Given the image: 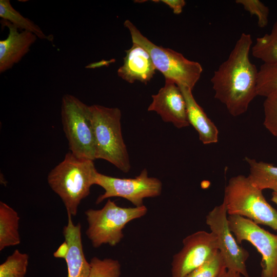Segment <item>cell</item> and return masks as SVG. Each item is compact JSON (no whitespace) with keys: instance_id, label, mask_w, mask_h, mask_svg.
I'll return each mask as SVG.
<instances>
[{"instance_id":"6da1fadb","label":"cell","mask_w":277,"mask_h":277,"mask_svg":"<svg viewBox=\"0 0 277 277\" xmlns=\"http://www.w3.org/2000/svg\"><path fill=\"white\" fill-rule=\"evenodd\" d=\"M252 44L251 35L242 33L227 59L214 71L211 79L214 97L233 116L246 112L258 95L259 70L249 59Z\"/></svg>"},{"instance_id":"7a4b0ae2","label":"cell","mask_w":277,"mask_h":277,"mask_svg":"<svg viewBox=\"0 0 277 277\" xmlns=\"http://www.w3.org/2000/svg\"><path fill=\"white\" fill-rule=\"evenodd\" d=\"M98 172L93 161L76 156L70 152L49 173L47 182L61 199L67 213L75 216L81 202L95 185Z\"/></svg>"},{"instance_id":"3957f363","label":"cell","mask_w":277,"mask_h":277,"mask_svg":"<svg viewBox=\"0 0 277 277\" xmlns=\"http://www.w3.org/2000/svg\"><path fill=\"white\" fill-rule=\"evenodd\" d=\"M94 129L95 159H103L123 172L131 165L121 129L122 113L118 108L90 106Z\"/></svg>"},{"instance_id":"277c9868","label":"cell","mask_w":277,"mask_h":277,"mask_svg":"<svg viewBox=\"0 0 277 277\" xmlns=\"http://www.w3.org/2000/svg\"><path fill=\"white\" fill-rule=\"evenodd\" d=\"M223 202L228 215L241 216L277 230V210L248 176L238 175L229 179L225 188Z\"/></svg>"},{"instance_id":"5b68a950","label":"cell","mask_w":277,"mask_h":277,"mask_svg":"<svg viewBox=\"0 0 277 277\" xmlns=\"http://www.w3.org/2000/svg\"><path fill=\"white\" fill-rule=\"evenodd\" d=\"M147 212L145 205L122 207L109 199L102 208L85 211L88 223L86 234L94 248L103 244L114 246L123 239V230L126 224Z\"/></svg>"},{"instance_id":"8992f818","label":"cell","mask_w":277,"mask_h":277,"mask_svg":"<svg viewBox=\"0 0 277 277\" xmlns=\"http://www.w3.org/2000/svg\"><path fill=\"white\" fill-rule=\"evenodd\" d=\"M124 26L129 31L132 42L148 51L156 69L163 74L165 80L193 89L203 71L199 63L189 60L171 49L156 45L144 36L129 20L125 21Z\"/></svg>"},{"instance_id":"52a82bcc","label":"cell","mask_w":277,"mask_h":277,"mask_svg":"<svg viewBox=\"0 0 277 277\" xmlns=\"http://www.w3.org/2000/svg\"><path fill=\"white\" fill-rule=\"evenodd\" d=\"M61 117L70 152L94 161L95 138L90 106L72 95L65 94L62 100Z\"/></svg>"},{"instance_id":"ba28073f","label":"cell","mask_w":277,"mask_h":277,"mask_svg":"<svg viewBox=\"0 0 277 277\" xmlns=\"http://www.w3.org/2000/svg\"><path fill=\"white\" fill-rule=\"evenodd\" d=\"M95 185L102 187L104 193L98 196L96 204L112 197H120L127 200L135 207L144 205L143 200L147 197L159 196L162 192L161 181L153 177H149L146 169L134 178H118L98 172Z\"/></svg>"},{"instance_id":"9c48e42d","label":"cell","mask_w":277,"mask_h":277,"mask_svg":"<svg viewBox=\"0 0 277 277\" xmlns=\"http://www.w3.org/2000/svg\"><path fill=\"white\" fill-rule=\"evenodd\" d=\"M228 223L239 244L248 242L261 254V277H277V234L239 215H228Z\"/></svg>"},{"instance_id":"30bf717a","label":"cell","mask_w":277,"mask_h":277,"mask_svg":"<svg viewBox=\"0 0 277 277\" xmlns=\"http://www.w3.org/2000/svg\"><path fill=\"white\" fill-rule=\"evenodd\" d=\"M206 223L217 239L219 251L222 255L227 270L249 277L246 261L249 252L240 246L230 231L226 207L223 202L215 206L206 216Z\"/></svg>"},{"instance_id":"8fae6325","label":"cell","mask_w":277,"mask_h":277,"mask_svg":"<svg viewBox=\"0 0 277 277\" xmlns=\"http://www.w3.org/2000/svg\"><path fill=\"white\" fill-rule=\"evenodd\" d=\"M181 250L173 256L171 277H186L218 251L215 235L201 230L185 237Z\"/></svg>"},{"instance_id":"7c38bea8","label":"cell","mask_w":277,"mask_h":277,"mask_svg":"<svg viewBox=\"0 0 277 277\" xmlns=\"http://www.w3.org/2000/svg\"><path fill=\"white\" fill-rule=\"evenodd\" d=\"M152 97L148 111L156 112L165 122L171 123L177 128L189 126L185 100L175 82L165 80L164 87Z\"/></svg>"},{"instance_id":"4fadbf2b","label":"cell","mask_w":277,"mask_h":277,"mask_svg":"<svg viewBox=\"0 0 277 277\" xmlns=\"http://www.w3.org/2000/svg\"><path fill=\"white\" fill-rule=\"evenodd\" d=\"M9 29L6 38L0 41V73L12 68L29 52L37 37L33 33L21 31L10 23L3 20Z\"/></svg>"},{"instance_id":"5bb4252c","label":"cell","mask_w":277,"mask_h":277,"mask_svg":"<svg viewBox=\"0 0 277 277\" xmlns=\"http://www.w3.org/2000/svg\"><path fill=\"white\" fill-rule=\"evenodd\" d=\"M156 68L148 51L133 43L126 51L123 65L117 70V75L129 83L140 81L146 84L153 77Z\"/></svg>"},{"instance_id":"9a60e30c","label":"cell","mask_w":277,"mask_h":277,"mask_svg":"<svg viewBox=\"0 0 277 277\" xmlns=\"http://www.w3.org/2000/svg\"><path fill=\"white\" fill-rule=\"evenodd\" d=\"M177 85L185 100L189 123L197 132L200 140L204 145L217 143L219 130L194 99L192 90L183 85Z\"/></svg>"},{"instance_id":"2e32d148","label":"cell","mask_w":277,"mask_h":277,"mask_svg":"<svg viewBox=\"0 0 277 277\" xmlns=\"http://www.w3.org/2000/svg\"><path fill=\"white\" fill-rule=\"evenodd\" d=\"M19 217L6 203L0 202V250L20 244Z\"/></svg>"},{"instance_id":"e0dca14e","label":"cell","mask_w":277,"mask_h":277,"mask_svg":"<svg viewBox=\"0 0 277 277\" xmlns=\"http://www.w3.org/2000/svg\"><path fill=\"white\" fill-rule=\"evenodd\" d=\"M249 167L248 177L258 189L277 190V166L273 164L245 157Z\"/></svg>"},{"instance_id":"ac0fdd59","label":"cell","mask_w":277,"mask_h":277,"mask_svg":"<svg viewBox=\"0 0 277 277\" xmlns=\"http://www.w3.org/2000/svg\"><path fill=\"white\" fill-rule=\"evenodd\" d=\"M0 17L21 31L34 34L37 38L49 40L41 28L30 19L23 16L11 5L9 0L0 1Z\"/></svg>"},{"instance_id":"d6986e66","label":"cell","mask_w":277,"mask_h":277,"mask_svg":"<svg viewBox=\"0 0 277 277\" xmlns=\"http://www.w3.org/2000/svg\"><path fill=\"white\" fill-rule=\"evenodd\" d=\"M252 55L262 61L264 64L277 63V20L271 32L256 38L251 48Z\"/></svg>"},{"instance_id":"ffe728a7","label":"cell","mask_w":277,"mask_h":277,"mask_svg":"<svg viewBox=\"0 0 277 277\" xmlns=\"http://www.w3.org/2000/svg\"><path fill=\"white\" fill-rule=\"evenodd\" d=\"M28 262V254L16 249L0 265V277H25Z\"/></svg>"},{"instance_id":"44dd1931","label":"cell","mask_w":277,"mask_h":277,"mask_svg":"<svg viewBox=\"0 0 277 277\" xmlns=\"http://www.w3.org/2000/svg\"><path fill=\"white\" fill-rule=\"evenodd\" d=\"M277 92V63L263 64L258 71V95L267 97Z\"/></svg>"},{"instance_id":"7402d4cb","label":"cell","mask_w":277,"mask_h":277,"mask_svg":"<svg viewBox=\"0 0 277 277\" xmlns=\"http://www.w3.org/2000/svg\"><path fill=\"white\" fill-rule=\"evenodd\" d=\"M90 271L89 277H120L121 266L116 260L111 258L101 259L92 258L90 261Z\"/></svg>"},{"instance_id":"603a6c76","label":"cell","mask_w":277,"mask_h":277,"mask_svg":"<svg viewBox=\"0 0 277 277\" xmlns=\"http://www.w3.org/2000/svg\"><path fill=\"white\" fill-rule=\"evenodd\" d=\"M65 260L67 267V277H89L90 264L84 254L77 251L71 252Z\"/></svg>"},{"instance_id":"cb8c5ba5","label":"cell","mask_w":277,"mask_h":277,"mask_svg":"<svg viewBox=\"0 0 277 277\" xmlns=\"http://www.w3.org/2000/svg\"><path fill=\"white\" fill-rule=\"evenodd\" d=\"M226 269L224 259L219 251L211 259L186 277H219Z\"/></svg>"},{"instance_id":"d4e9b609","label":"cell","mask_w":277,"mask_h":277,"mask_svg":"<svg viewBox=\"0 0 277 277\" xmlns=\"http://www.w3.org/2000/svg\"><path fill=\"white\" fill-rule=\"evenodd\" d=\"M263 107L264 125L273 136L277 137V92L266 97Z\"/></svg>"},{"instance_id":"484cf974","label":"cell","mask_w":277,"mask_h":277,"mask_svg":"<svg viewBox=\"0 0 277 277\" xmlns=\"http://www.w3.org/2000/svg\"><path fill=\"white\" fill-rule=\"evenodd\" d=\"M235 3L242 5L245 11L251 15H255L258 19V25L264 28L268 24L269 9L259 0H236Z\"/></svg>"},{"instance_id":"4316f807","label":"cell","mask_w":277,"mask_h":277,"mask_svg":"<svg viewBox=\"0 0 277 277\" xmlns=\"http://www.w3.org/2000/svg\"><path fill=\"white\" fill-rule=\"evenodd\" d=\"M160 1L171 8L175 14H180L186 5V2L184 0H162Z\"/></svg>"},{"instance_id":"83f0119b","label":"cell","mask_w":277,"mask_h":277,"mask_svg":"<svg viewBox=\"0 0 277 277\" xmlns=\"http://www.w3.org/2000/svg\"><path fill=\"white\" fill-rule=\"evenodd\" d=\"M68 251V246L65 241V242L59 246L56 251L54 252L53 255L55 258L64 259L67 254Z\"/></svg>"},{"instance_id":"f1b7e54d","label":"cell","mask_w":277,"mask_h":277,"mask_svg":"<svg viewBox=\"0 0 277 277\" xmlns=\"http://www.w3.org/2000/svg\"><path fill=\"white\" fill-rule=\"evenodd\" d=\"M219 277H244L239 272L230 270H225Z\"/></svg>"},{"instance_id":"f546056e","label":"cell","mask_w":277,"mask_h":277,"mask_svg":"<svg viewBox=\"0 0 277 277\" xmlns=\"http://www.w3.org/2000/svg\"><path fill=\"white\" fill-rule=\"evenodd\" d=\"M271 200L277 205V190L273 191L271 193Z\"/></svg>"}]
</instances>
